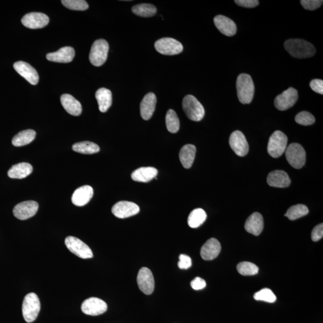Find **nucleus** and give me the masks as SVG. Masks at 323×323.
Returning <instances> with one entry per match:
<instances>
[{"label":"nucleus","mask_w":323,"mask_h":323,"mask_svg":"<svg viewBox=\"0 0 323 323\" xmlns=\"http://www.w3.org/2000/svg\"><path fill=\"white\" fill-rule=\"evenodd\" d=\"M267 183L271 187L284 188L290 185L291 180L285 171L276 170L268 174Z\"/></svg>","instance_id":"nucleus-22"},{"label":"nucleus","mask_w":323,"mask_h":323,"mask_svg":"<svg viewBox=\"0 0 323 323\" xmlns=\"http://www.w3.org/2000/svg\"><path fill=\"white\" fill-rule=\"evenodd\" d=\"M154 47L158 52L164 56H176L182 53L183 46L182 43L173 38H163L155 42Z\"/></svg>","instance_id":"nucleus-8"},{"label":"nucleus","mask_w":323,"mask_h":323,"mask_svg":"<svg viewBox=\"0 0 323 323\" xmlns=\"http://www.w3.org/2000/svg\"><path fill=\"white\" fill-rule=\"evenodd\" d=\"M323 2L322 0H302L300 1L303 8L308 11H314L321 7Z\"/></svg>","instance_id":"nucleus-40"},{"label":"nucleus","mask_w":323,"mask_h":323,"mask_svg":"<svg viewBox=\"0 0 323 323\" xmlns=\"http://www.w3.org/2000/svg\"><path fill=\"white\" fill-rule=\"evenodd\" d=\"M288 138L280 131L274 132L270 138L267 144V151L271 157H279L285 152Z\"/></svg>","instance_id":"nucleus-5"},{"label":"nucleus","mask_w":323,"mask_h":323,"mask_svg":"<svg viewBox=\"0 0 323 323\" xmlns=\"http://www.w3.org/2000/svg\"><path fill=\"white\" fill-rule=\"evenodd\" d=\"M40 308V300L36 294L30 293L26 295L22 303V314L25 321H34L39 314Z\"/></svg>","instance_id":"nucleus-3"},{"label":"nucleus","mask_w":323,"mask_h":323,"mask_svg":"<svg viewBox=\"0 0 323 323\" xmlns=\"http://www.w3.org/2000/svg\"><path fill=\"white\" fill-rule=\"evenodd\" d=\"M206 218L207 215L204 210L196 208L190 213L187 222L190 228H197L205 222Z\"/></svg>","instance_id":"nucleus-31"},{"label":"nucleus","mask_w":323,"mask_h":323,"mask_svg":"<svg viewBox=\"0 0 323 323\" xmlns=\"http://www.w3.org/2000/svg\"><path fill=\"white\" fill-rule=\"evenodd\" d=\"M183 109L190 120L199 122L204 117L205 110L201 103L192 95H187L183 100Z\"/></svg>","instance_id":"nucleus-4"},{"label":"nucleus","mask_w":323,"mask_h":323,"mask_svg":"<svg viewBox=\"0 0 323 323\" xmlns=\"http://www.w3.org/2000/svg\"><path fill=\"white\" fill-rule=\"evenodd\" d=\"M235 3L245 8H254L259 4V2L257 0H235Z\"/></svg>","instance_id":"nucleus-43"},{"label":"nucleus","mask_w":323,"mask_h":323,"mask_svg":"<svg viewBox=\"0 0 323 323\" xmlns=\"http://www.w3.org/2000/svg\"><path fill=\"white\" fill-rule=\"evenodd\" d=\"M286 50L294 58L303 59L314 56L315 48L311 43L302 39H290L284 43Z\"/></svg>","instance_id":"nucleus-1"},{"label":"nucleus","mask_w":323,"mask_h":323,"mask_svg":"<svg viewBox=\"0 0 323 323\" xmlns=\"http://www.w3.org/2000/svg\"><path fill=\"white\" fill-rule=\"evenodd\" d=\"M190 285H191L193 289L199 290L204 289L206 284L205 281L201 279V278L196 277L195 279L193 280L191 283H190Z\"/></svg>","instance_id":"nucleus-45"},{"label":"nucleus","mask_w":323,"mask_h":323,"mask_svg":"<svg viewBox=\"0 0 323 323\" xmlns=\"http://www.w3.org/2000/svg\"><path fill=\"white\" fill-rule=\"evenodd\" d=\"M73 150L76 152L91 154L99 152L100 150L98 145L90 141H82L73 145Z\"/></svg>","instance_id":"nucleus-32"},{"label":"nucleus","mask_w":323,"mask_h":323,"mask_svg":"<svg viewBox=\"0 0 323 323\" xmlns=\"http://www.w3.org/2000/svg\"><path fill=\"white\" fill-rule=\"evenodd\" d=\"M38 209L37 202L28 201L18 203L15 206L14 214L15 217L21 221H25L33 217L36 214Z\"/></svg>","instance_id":"nucleus-15"},{"label":"nucleus","mask_w":323,"mask_h":323,"mask_svg":"<svg viewBox=\"0 0 323 323\" xmlns=\"http://www.w3.org/2000/svg\"><path fill=\"white\" fill-rule=\"evenodd\" d=\"M237 271L242 276H251L258 274V267L253 263L242 261L238 264Z\"/></svg>","instance_id":"nucleus-36"},{"label":"nucleus","mask_w":323,"mask_h":323,"mask_svg":"<svg viewBox=\"0 0 323 323\" xmlns=\"http://www.w3.org/2000/svg\"><path fill=\"white\" fill-rule=\"evenodd\" d=\"M25 27L30 29H39L46 27L49 22L46 15L38 12H31L25 15L21 20Z\"/></svg>","instance_id":"nucleus-16"},{"label":"nucleus","mask_w":323,"mask_h":323,"mask_svg":"<svg viewBox=\"0 0 323 323\" xmlns=\"http://www.w3.org/2000/svg\"><path fill=\"white\" fill-rule=\"evenodd\" d=\"M157 169L153 167H141L132 173V179L135 182L147 183L156 178Z\"/></svg>","instance_id":"nucleus-26"},{"label":"nucleus","mask_w":323,"mask_h":323,"mask_svg":"<svg viewBox=\"0 0 323 323\" xmlns=\"http://www.w3.org/2000/svg\"><path fill=\"white\" fill-rule=\"evenodd\" d=\"M178 266H179L181 270L189 269V268L192 266L191 258L186 254H180Z\"/></svg>","instance_id":"nucleus-41"},{"label":"nucleus","mask_w":323,"mask_h":323,"mask_svg":"<svg viewBox=\"0 0 323 323\" xmlns=\"http://www.w3.org/2000/svg\"><path fill=\"white\" fill-rule=\"evenodd\" d=\"M61 102L64 109L70 115L78 116L82 113V105L72 95L70 94L63 95L61 97Z\"/></svg>","instance_id":"nucleus-25"},{"label":"nucleus","mask_w":323,"mask_h":323,"mask_svg":"<svg viewBox=\"0 0 323 323\" xmlns=\"http://www.w3.org/2000/svg\"><path fill=\"white\" fill-rule=\"evenodd\" d=\"M309 209L305 205L298 204L291 206L287 210L286 217H287L290 221H295L300 218L303 217L308 214Z\"/></svg>","instance_id":"nucleus-35"},{"label":"nucleus","mask_w":323,"mask_h":323,"mask_svg":"<svg viewBox=\"0 0 323 323\" xmlns=\"http://www.w3.org/2000/svg\"><path fill=\"white\" fill-rule=\"evenodd\" d=\"M109 50V45L107 41L103 39L96 40L90 49V62L96 67L102 66L107 59Z\"/></svg>","instance_id":"nucleus-6"},{"label":"nucleus","mask_w":323,"mask_h":323,"mask_svg":"<svg viewBox=\"0 0 323 323\" xmlns=\"http://www.w3.org/2000/svg\"><path fill=\"white\" fill-rule=\"evenodd\" d=\"M237 90L239 101L242 104H250L254 94V85L249 74H241L237 80Z\"/></svg>","instance_id":"nucleus-2"},{"label":"nucleus","mask_w":323,"mask_h":323,"mask_svg":"<svg viewBox=\"0 0 323 323\" xmlns=\"http://www.w3.org/2000/svg\"><path fill=\"white\" fill-rule=\"evenodd\" d=\"M166 125L168 131L171 133L175 134L179 131L180 121L175 111L169 110L166 115Z\"/></svg>","instance_id":"nucleus-34"},{"label":"nucleus","mask_w":323,"mask_h":323,"mask_svg":"<svg viewBox=\"0 0 323 323\" xmlns=\"http://www.w3.org/2000/svg\"><path fill=\"white\" fill-rule=\"evenodd\" d=\"M31 164L26 163H19L13 166L8 171V176L12 179H22L28 177L32 172Z\"/></svg>","instance_id":"nucleus-29"},{"label":"nucleus","mask_w":323,"mask_h":323,"mask_svg":"<svg viewBox=\"0 0 323 323\" xmlns=\"http://www.w3.org/2000/svg\"><path fill=\"white\" fill-rule=\"evenodd\" d=\"M263 219L260 213H253L245 222V230L252 235H259L263 231Z\"/></svg>","instance_id":"nucleus-24"},{"label":"nucleus","mask_w":323,"mask_h":323,"mask_svg":"<svg viewBox=\"0 0 323 323\" xmlns=\"http://www.w3.org/2000/svg\"><path fill=\"white\" fill-rule=\"evenodd\" d=\"M323 237V225L319 224L313 229L311 234L312 240L314 242L320 240Z\"/></svg>","instance_id":"nucleus-42"},{"label":"nucleus","mask_w":323,"mask_h":323,"mask_svg":"<svg viewBox=\"0 0 323 323\" xmlns=\"http://www.w3.org/2000/svg\"><path fill=\"white\" fill-rule=\"evenodd\" d=\"M298 99V93L297 90L290 88L278 95L275 99L274 104L276 107L280 111H286L295 105Z\"/></svg>","instance_id":"nucleus-10"},{"label":"nucleus","mask_w":323,"mask_h":323,"mask_svg":"<svg viewBox=\"0 0 323 323\" xmlns=\"http://www.w3.org/2000/svg\"><path fill=\"white\" fill-rule=\"evenodd\" d=\"M66 247L72 253L80 258H92L93 254L92 251L88 245L81 241L80 239L74 237H68L65 240Z\"/></svg>","instance_id":"nucleus-9"},{"label":"nucleus","mask_w":323,"mask_h":323,"mask_svg":"<svg viewBox=\"0 0 323 323\" xmlns=\"http://www.w3.org/2000/svg\"><path fill=\"white\" fill-rule=\"evenodd\" d=\"M36 132L32 129L22 131L13 138L12 144L16 147H22L29 144L34 140Z\"/></svg>","instance_id":"nucleus-30"},{"label":"nucleus","mask_w":323,"mask_h":323,"mask_svg":"<svg viewBox=\"0 0 323 323\" xmlns=\"http://www.w3.org/2000/svg\"><path fill=\"white\" fill-rule=\"evenodd\" d=\"M139 289L145 295L152 294L154 289V280L151 271L147 267L141 268L137 276Z\"/></svg>","instance_id":"nucleus-12"},{"label":"nucleus","mask_w":323,"mask_h":323,"mask_svg":"<svg viewBox=\"0 0 323 323\" xmlns=\"http://www.w3.org/2000/svg\"><path fill=\"white\" fill-rule=\"evenodd\" d=\"M196 148L195 145L187 144L181 148L179 157L181 163L184 168L189 169L192 166L195 160Z\"/></svg>","instance_id":"nucleus-27"},{"label":"nucleus","mask_w":323,"mask_h":323,"mask_svg":"<svg viewBox=\"0 0 323 323\" xmlns=\"http://www.w3.org/2000/svg\"><path fill=\"white\" fill-rule=\"evenodd\" d=\"M75 57V50L72 47L67 46L60 48L56 52L47 54L46 58L51 62L69 63Z\"/></svg>","instance_id":"nucleus-21"},{"label":"nucleus","mask_w":323,"mask_h":323,"mask_svg":"<svg viewBox=\"0 0 323 323\" xmlns=\"http://www.w3.org/2000/svg\"><path fill=\"white\" fill-rule=\"evenodd\" d=\"M285 152L287 161L294 169H300L305 166L306 152L301 145L291 144L287 147Z\"/></svg>","instance_id":"nucleus-7"},{"label":"nucleus","mask_w":323,"mask_h":323,"mask_svg":"<svg viewBox=\"0 0 323 323\" xmlns=\"http://www.w3.org/2000/svg\"><path fill=\"white\" fill-rule=\"evenodd\" d=\"M157 98L153 93L145 95L140 104V113L142 118L147 121L152 117L156 109Z\"/></svg>","instance_id":"nucleus-20"},{"label":"nucleus","mask_w":323,"mask_h":323,"mask_svg":"<svg viewBox=\"0 0 323 323\" xmlns=\"http://www.w3.org/2000/svg\"><path fill=\"white\" fill-rule=\"evenodd\" d=\"M132 11L141 17L150 18L156 14L157 9L152 5L140 4L133 6Z\"/></svg>","instance_id":"nucleus-33"},{"label":"nucleus","mask_w":323,"mask_h":323,"mask_svg":"<svg viewBox=\"0 0 323 323\" xmlns=\"http://www.w3.org/2000/svg\"><path fill=\"white\" fill-rule=\"evenodd\" d=\"M81 308L84 314L96 316L104 314L107 310V305L101 299L90 298L83 302Z\"/></svg>","instance_id":"nucleus-11"},{"label":"nucleus","mask_w":323,"mask_h":323,"mask_svg":"<svg viewBox=\"0 0 323 323\" xmlns=\"http://www.w3.org/2000/svg\"><path fill=\"white\" fill-rule=\"evenodd\" d=\"M112 211L116 218L125 219L137 214L140 207L134 202L120 201L113 206Z\"/></svg>","instance_id":"nucleus-14"},{"label":"nucleus","mask_w":323,"mask_h":323,"mask_svg":"<svg viewBox=\"0 0 323 323\" xmlns=\"http://www.w3.org/2000/svg\"><path fill=\"white\" fill-rule=\"evenodd\" d=\"M214 22L219 31L226 36H233L237 32V28L235 22L225 16H216L214 18Z\"/></svg>","instance_id":"nucleus-18"},{"label":"nucleus","mask_w":323,"mask_h":323,"mask_svg":"<svg viewBox=\"0 0 323 323\" xmlns=\"http://www.w3.org/2000/svg\"><path fill=\"white\" fill-rule=\"evenodd\" d=\"M16 72L23 77L29 83L32 85H36L39 80L38 73L31 65L23 61H19L14 65Z\"/></svg>","instance_id":"nucleus-17"},{"label":"nucleus","mask_w":323,"mask_h":323,"mask_svg":"<svg viewBox=\"0 0 323 323\" xmlns=\"http://www.w3.org/2000/svg\"><path fill=\"white\" fill-rule=\"evenodd\" d=\"M93 195L91 186L86 185L77 189L73 193L72 201L74 205L82 206L88 203Z\"/></svg>","instance_id":"nucleus-23"},{"label":"nucleus","mask_w":323,"mask_h":323,"mask_svg":"<svg viewBox=\"0 0 323 323\" xmlns=\"http://www.w3.org/2000/svg\"><path fill=\"white\" fill-rule=\"evenodd\" d=\"M98 101L99 111L105 113L108 111L112 104V93L108 89L102 88L99 89L95 93Z\"/></svg>","instance_id":"nucleus-28"},{"label":"nucleus","mask_w":323,"mask_h":323,"mask_svg":"<svg viewBox=\"0 0 323 323\" xmlns=\"http://www.w3.org/2000/svg\"><path fill=\"white\" fill-rule=\"evenodd\" d=\"M254 298L256 300H261L268 303H274L276 301L277 297L273 291L270 289H263L254 295Z\"/></svg>","instance_id":"nucleus-38"},{"label":"nucleus","mask_w":323,"mask_h":323,"mask_svg":"<svg viewBox=\"0 0 323 323\" xmlns=\"http://www.w3.org/2000/svg\"><path fill=\"white\" fill-rule=\"evenodd\" d=\"M221 248V243L217 239H209L202 247L201 256L203 260H212L219 256Z\"/></svg>","instance_id":"nucleus-19"},{"label":"nucleus","mask_w":323,"mask_h":323,"mask_svg":"<svg viewBox=\"0 0 323 323\" xmlns=\"http://www.w3.org/2000/svg\"><path fill=\"white\" fill-rule=\"evenodd\" d=\"M63 5L73 11H84L89 8L88 3L84 0H63Z\"/></svg>","instance_id":"nucleus-37"},{"label":"nucleus","mask_w":323,"mask_h":323,"mask_svg":"<svg viewBox=\"0 0 323 323\" xmlns=\"http://www.w3.org/2000/svg\"><path fill=\"white\" fill-rule=\"evenodd\" d=\"M295 121L297 124L303 126L314 124L315 121L314 116L308 112H302L296 116Z\"/></svg>","instance_id":"nucleus-39"},{"label":"nucleus","mask_w":323,"mask_h":323,"mask_svg":"<svg viewBox=\"0 0 323 323\" xmlns=\"http://www.w3.org/2000/svg\"><path fill=\"white\" fill-rule=\"evenodd\" d=\"M310 87L314 92L323 94V81L321 79H314L310 82Z\"/></svg>","instance_id":"nucleus-44"},{"label":"nucleus","mask_w":323,"mask_h":323,"mask_svg":"<svg viewBox=\"0 0 323 323\" xmlns=\"http://www.w3.org/2000/svg\"><path fill=\"white\" fill-rule=\"evenodd\" d=\"M229 145L238 156L243 157L247 155L249 146L245 135L240 131H235L229 138Z\"/></svg>","instance_id":"nucleus-13"}]
</instances>
